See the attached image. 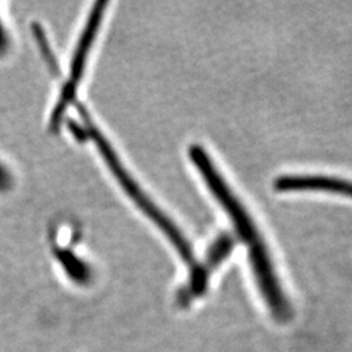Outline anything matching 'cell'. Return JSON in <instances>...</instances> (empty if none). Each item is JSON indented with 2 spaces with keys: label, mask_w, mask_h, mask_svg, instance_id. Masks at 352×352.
<instances>
[{
  "label": "cell",
  "mask_w": 352,
  "mask_h": 352,
  "mask_svg": "<svg viewBox=\"0 0 352 352\" xmlns=\"http://www.w3.org/2000/svg\"><path fill=\"white\" fill-rule=\"evenodd\" d=\"M13 187V176L11 171L4 166L0 164V192H8Z\"/></svg>",
  "instance_id": "52a82bcc"
},
{
  "label": "cell",
  "mask_w": 352,
  "mask_h": 352,
  "mask_svg": "<svg viewBox=\"0 0 352 352\" xmlns=\"http://www.w3.org/2000/svg\"><path fill=\"white\" fill-rule=\"evenodd\" d=\"M106 7H107L106 1L97 3L94 6L93 11L90 13V16H89L88 23L82 30V34L80 37V42L77 45L75 55L72 58L71 75H69V78L67 80L63 90H62L60 98H59V101L56 103V106L52 111V115H51L50 126L52 129H56L59 126L67 107L75 100L76 90H77L78 82H80L82 74H84L87 60H88L89 51L91 49L93 42H94L96 36L98 33V28L101 26L102 17H103Z\"/></svg>",
  "instance_id": "3957f363"
},
{
  "label": "cell",
  "mask_w": 352,
  "mask_h": 352,
  "mask_svg": "<svg viewBox=\"0 0 352 352\" xmlns=\"http://www.w3.org/2000/svg\"><path fill=\"white\" fill-rule=\"evenodd\" d=\"M10 49V38L7 32L4 30V26L0 23V56H3Z\"/></svg>",
  "instance_id": "ba28073f"
},
{
  "label": "cell",
  "mask_w": 352,
  "mask_h": 352,
  "mask_svg": "<svg viewBox=\"0 0 352 352\" xmlns=\"http://www.w3.org/2000/svg\"><path fill=\"white\" fill-rule=\"evenodd\" d=\"M278 192H327L352 199V182L322 175H285L274 183Z\"/></svg>",
  "instance_id": "277c9868"
},
{
  "label": "cell",
  "mask_w": 352,
  "mask_h": 352,
  "mask_svg": "<svg viewBox=\"0 0 352 352\" xmlns=\"http://www.w3.org/2000/svg\"><path fill=\"white\" fill-rule=\"evenodd\" d=\"M56 257L64 267L65 273L76 280V283L84 285L88 283L91 277V272L88 265L80 260L76 254L69 251L56 252Z\"/></svg>",
  "instance_id": "5b68a950"
},
{
  "label": "cell",
  "mask_w": 352,
  "mask_h": 352,
  "mask_svg": "<svg viewBox=\"0 0 352 352\" xmlns=\"http://www.w3.org/2000/svg\"><path fill=\"white\" fill-rule=\"evenodd\" d=\"M189 158L196 166L197 171L202 176V180L206 183L215 200L219 202V205L230 217L238 235L248 245L250 251L265 244L257 231V227L254 226L251 215L241 205L238 197L234 196L226 180H223L206 151L202 149L200 145H192L189 148Z\"/></svg>",
  "instance_id": "7a4b0ae2"
},
{
  "label": "cell",
  "mask_w": 352,
  "mask_h": 352,
  "mask_svg": "<svg viewBox=\"0 0 352 352\" xmlns=\"http://www.w3.org/2000/svg\"><path fill=\"white\" fill-rule=\"evenodd\" d=\"M78 110H80L82 119L87 123L85 126H87L89 136L94 140L98 151H101L103 160L106 161V164H109V168L113 171V175L116 176V179L119 180L123 189L129 195V197L145 213V215H148L151 218V221H153L157 226L161 228V231L173 243V245L175 247L176 251L180 254L183 261L188 265L189 270L193 269L195 266H197L199 263L195 258V253L192 251V247H190L187 238L182 234V231L177 228L175 223L144 193V190L140 188L138 183L133 180V177L129 176V174L126 173V168L123 167V164L119 161V158L116 157L115 151H113L111 145H109L107 140L103 138L101 132L94 126L91 120L89 119L87 110L82 106H78Z\"/></svg>",
  "instance_id": "6da1fadb"
},
{
  "label": "cell",
  "mask_w": 352,
  "mask_h": 352,
  "mask_svg": "<svg viewBox=\"0 0 352 352\" xmlns=\"http://www.w3.org/2000/svg\"><path fill=\"white\" fill-rule=\"evenodd\" d=\"M234 245H235V241L228 234H222L221 236H218L217 239L214 240L213 244L208 250L206 261L204 265L206 267V270L210 273V270H213L222 264L230 256V253L232 252Z\"/></svg>",
  "instance_id": "8992f818"
}]
</instances>
